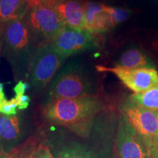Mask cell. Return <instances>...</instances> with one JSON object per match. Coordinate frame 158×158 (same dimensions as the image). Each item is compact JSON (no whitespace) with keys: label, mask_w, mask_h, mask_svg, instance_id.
<instances>
[{"label":"cell","mask_w":158,"mask_h":158,"mask_svg":"<svg viewBox=\"0 0 158 158\" xmlns=\"http://www.w3.org/2000/svg\"><path fill=\"white\" fill-rule=\"evenodd\" d=\"M27 158H35L34 155H33V151H32V152H31V153L30 154V155H29V157H27Z\"/></svg>","instance_id":"f546056e"},{"label":"cell","mask_w":158,"mask_h":158,"mask_svg":"<svg viewBox=\"0 0 158 158\" xmlns=\"http://www.w3.org/2000/svg\"><path fill=\"white\" fill-rule=\"evenodd\" d=\"M116 146L118 158H149L145 140L123 114L118 120Z\"/></svg>","instance_id":"ba28073f"},{"label":"cell","mask_w":158,"mask_h":158,"mask_svg":"<svg viewBox=\"0 0 158 158\" xmlns=\"http://www.w3.org/2000/svg\"><path fill=\"white\" fill-rule=\"evenodd\" d=\"M86 29L94 35L107 32L114 29L110 15L103 7V4L89 0L85 10Z\"/></svg>","instance_id":"7c38bea8"},{"label":"cell","mask_w":158,"mask_h":158,"mask_svg":"<svg viewBox=\"0 0 158 158\" xmlns=\"http://www.w3.org/2000/svg\"><path fill=\"white\" fill-rule=\"evenodd\" d=\"M15 100L18 104V109L19 110H23L27 109L30 102V97L26 94H21V95H15Z\"/></svg>","instance_id":"44dd1931"},{"label":"cell","mask_w":158,"mask_h":158,"mask_svg":"<svg viewBox=\"0 0 158 158\" xmlns=\"http://www.w3.org/2000/svg\"><path fill=\"white\" fill-rule=\"evenodd\" d=\"M18 104L15 98L7 100L4 99L0 101V114L7 116H14L18 114Z\"/></svg>","instance_id":"d6986e66"},{"label":"cell","mask_w":158,"mask_h":158,"mask_svg":"<svg viewBox=\"0 0 158 158\" xmlns=\"http://www.w3.org/2000/svg\"><path fill=\"white\" fill-rule=\"evenodd\" d=\"M95 68L99 72L114 73L135 93L146 92L158 84V72L155 68H126L120 66L108 68L101 65H97Z\"/></svg>","instance_id":"52a82bcc"},{"label":"cell","mask_w":158,"mask_h":158,"mask_svg":"<svg viewBox=\"0 0 158 158\" xmlns=\"http://www.w3.org/2000/svg\"><path fill=\"white\" fill-rule=\"evenodd\" d=\"M59 158H100L95 152L80 145L66 148L59 154Z\"/></svg>","instance_id":"2e32d148"},{"label":"cell","mask_w":158,"mask_h":158,"mask_svg":"<svg viewBox=\"0 0 158 158\" xmlns=\"http://www.w3.org/2000/svg\"><path fill=\"white\" fill-rule=\"evenodd\" d=\"M37 47L23 19L10 20L5 23L1 56L10 66L15 81H25L31 56Z\"/></svg>","instance_id":"7a4b0ae2"},{"label":"cell","mask_w":158,"mask_h":158,"mask_svg":"<svg viewBox=\"0 0 158 158\" xmlns=\"http://www.w3.org/2000/svg\"><path fill=\"white\" fill-rule=\"evenodd\" d=\"M29 89H30V86L28 83L25 81H20L15 85L13 90H14L15 95H21V94H24L26 91L28 90Z\"/></svg>","instance_id":"7402d4cb"},{"label":"cell","mask_w":158,"mask_h":158,"mask_svg":"<svg viewBox=\"0 0 158 158\" xmlns=\"http://www.w3.org/2000/svg\"><path fill=\"white\" fill-rule=\"evenodd\" d=\"M66 59L51 43L38 45L35 48L25 78L35 95H39L48 89Z\"/></svg>","instance_id":"277c9868"},{"label":"cell","mask_w":158,"mask_h":158,"mask_svg":"<svg viewBox=\"0 0 158 158\" xmlns=\"http://www.w3.org/2000/svg\"><path fill=\"white\" fill-rule=\"evenodd\" d=\"M152 48H153V50L158 52V36H157L155 38L153 39L152 42Z\"/></svg>","instance_id":"484cf974"},{"label":"cell","mask_w":158,"mask_h":158,"mask_svg":"<svg viewBox=\"0 0 158 158\" xmlns=\"http://www.w3.org/2000/svg\"><path fill=\"white\" fill-rule=\"evenodd\" d=\"M5 153H7V152L5 151V149H4L3 146L2 145L1 143H0V158L2 157V156L5 155Z\"/></svg>","instance_id":"83f0119b"},{"label":"cell","mask_w":158,"mask_h":158,"mask_svg":"<svg viewBox=\"0 0 158 158\" xmlns=\"http://www.w3.org/2000/svg\"><path fill=\"white\" fill-rule=\"evenodd\" d=\"M4 24H5V23L2 22V21H0V57H1L2 48V43H3Z\"/></svg>","instance_id":"cb8c5ba5"},{"label":"cell","mask_w":158,"mask_h":158,"mask_svg":"<svg viewBox=\"0 0 158 158\" xmlns=\"http://www.w3.org/2000/svg\"><path fill=\"white\" fill-rule=\"evenodd\" d=\"M157 118H158V111L157 112Z\"/></svg>","instance_id":"1f68e13d"},{"label":"cell","mask_w":158,"mask_h":158,"mask_svg":"<svg viewBox=\"0 0 158 158\" xmlns=\"http://www.w3.org/2000/svg\"><path fill=\"white\" fill-rule=\"evenodd\" d=\"M32 0H0V21L23 19Z\"/></svg>","instance_id":"4fadbf2b"},{"label":"cell","mask_w":158,"mask_h":158,"mask_svg":"<svg viewBox=\"0 0 158 158\" xmlns=\"http://www.w3.org/2000/svg\"><path fill=\"white\" fill-rule=\"evenodd\" d=\"M1 158H9V153H5Z\"/></svg>","instance_id":"f1b7e54d"},{"label":"cell","mask_w":158,"mask_h":158,"mask_svg":"<svg viewBox=\"0 0 158 158\" xmlns=\"http://www.w3.org/2000/svg\"><path fill=\"white\" fill-rule=\"evenodd\" d=\"M102 108L103 104L98 95L75 99L47 98L42 114L49 123L86 138L92 133L96 117Z\"/></svg>","instance_id":"6da1fadb"},{"label":"cell","mask_w":158,"mask_h":158,"mask_svg":"<svg viewBox=\"0 0 158 158\" xmlns=\"http://www.w3.org/2000/svg\"><path fill=\"white\" fill-rule=\"evenodd\" d=\"M5 99V93H4V84L2 83H0V101Z\"/></svg>","instance_id":"4316f807"},{"label":"cell","mask_w":158,"mask_h":158,"mask_svg":"<svg viewBox=\"0 0 158 158\" xmlns=\"http://www.w3.org/2000/svg\"><path fill=\"white\" fill-rule=\"evenodd\" d=\"M32 144L34 142L29 141L28 143L26 142L25 145H22V147L19 146L9 153V158H27L35 148Z\"/></svg>","instance_id":"ac0fdd59"},{"label":"cell","mask_w":158,"mask_h":158,"mask_svg":"<svg viewBox=\"0 0 158 158\" xmlns=\"http://www.w3.org/2000/svg\"><path fill=\"white\" fill-rule=\"evenodd\" d=\"M100 1H105V2H109L110 0H100Z\"/></svg>","instance_id":"4dcf8cb0"},{"label":"cell","mask_w":158,"mask_h":158,"mask_svg":"<svg viewBox=\"0 0 158 158\" xmlns=\"http://www.w3.org/2000/svg\"><path fill=\"white\" fill-rule=\"evenodd\" d=\"M149 158H158V149L148 150Z\"/></svg>","instance_id":"d4e9b609"},{"label":"cell","mask_w":158,"mask_h":158,"mask_svg":"<svg viewBox=\"0 0 158 158\" xmlns=\"http://www.w3.org/2000/svg\"><path fill=\"white\" fill-rule=\"evenodd\" d=\"M89 0H54L55 8L64 27L85 30V10Z\"/></svg>","instance_id":"8fae6325"},{"label":"cell","mask_w":158,"mask_h":158,"mask_svg":"<svg viewBox=\"0 0 158 158\" xmlns=\"http://www.w3.org/2000/svg\"><path fill=\"white\" fill-rule=\"evenodd\" d=\"M115 66L126 68H154V64L143 51L138 48H129L120 55L115 62Z\"/></svg>","instance_id":"5bb4252c"},{"label":"cell","mask_w":158,"mask_h":158,"mask_svg":"<svg viewBox=\"0 0 158 158\" xmlns=\"http://www.w3.org/2000/svg\"><path fill=\"white\" fill-rule=\"evenodd\" d=\"M157 1H158V0H157Z\"/></svg>","instance_id":"d6a6232c"},{"label":"cell","mask_w":158,"mask_h":158,"mask_svg":"<svg viewBox=\"0 0 158 158\" xmlns=\"http://www.w3.org/2000/svg\"><path fill=\"white\" fill-rule=\"evenodd\" d=\"M47 92V98L75 99L97 95L96 79L87 63L76 57L59 69Z\"/></svg>","instance_id":"3957f363"},{"label":"cell","mask_w":158,"mask_h":158,"mask_svg":"<svg viewBox=\"0 0 158 158\" xmlns=\"http://www.w3.org/2000/svg\"><path fill=\"white\" fill-rule=\"evenodd\" d=\"M33 155L35 158H54L50 149L43 144H40L33 150Z\"/></svg>","instance_id":"ffe728a7"},{"label":"cell","mask_w":158,"mask_h":158,"mask_svg":"<svg viewBox=\"0 0 158 158\" xmlns=\"http://www.w3.org/2000/svg\"><path fill=\"white\" fill-rule=\"evenodd\" d=\"M122 114L145 140L158 135L157 112L142 107L129 99L122 106Z\"/></svg>","instance_id":"30bf717a"},{"label":"cell","mask_w":158,"mask_h":158,"mask_svg":"<svg viewBox=\"0 0 158 158\" xmlns=\"http://www.w3.org/2000/svg\"><path fill=\"white\" fill-rule=\"evenodd\" d=\"M130 100L139 106L153 111H158V84L153 88L130 96Z\"/></svg>","instance_id":"9a60e30c"},{"label":"cell","mask_w":158,"mask_h":158,"mask_svg":"<svg viewBox=\"0 0 158 158\" xmlns=\"http://www.w3.org/2000/svg\"><path fill=\"white\" fill-rule=\"evenodd\" d=\"M103 7L110 15L113 28L127 21L133 14V10L130 9L112 7V6L105 5V4H103Z\"/></svg>","instance_id":"e0dca14e"},{"label":"cell","mask_w":158,"mask_h":158,"mask_svg":"<svg viewBox=\"0 0 158 158\" xmlns=\"http://www.w3.org/2000/svg\"><path fill=\"white\" fill-rule=\"evenodd\" d=\"M30 129V121L25 114L7 116L0 114V143L7 153L22 143Z\"/></svg>","instance_id":"9c48e42d"},{"label":"cell","mask_w":158,"mask_h":158,"mask_svg":"<svg viewBox=\"0 0 158 158\" xmlns=\"http://www.w3.org/2000/svg\"><path fill=\"white\" fill-rule=\"evenodd\" d=\"M96 35L87 30H79L64 27L51 40L56 51L68 59L92 50L96 45Z\"/></svg>","instance_id":"8992f818"},{"label":"cell","mask_w":158,"mask_h":158,"mask_svg":"<svg viewBox=\"0 0 158 158\" xmlns=\"http://www.w3.org/2000/svg\"><path fill=\"white\" fill-rule=\"evenodd\" d=\"M145 142L148 150L158 149V135L149 139H146Z\"/></svg>","instance_id":"603a6c76"},{"label":"cell","mask_w":158,"mask_h":158,"mask_svg":"<svg viewBox=\"0 0 158 158\" xmlns=\"http://www.w3.org/2000/svg\"><path fill=\"white\" fill-rule=\"evenodd\" d=\"M23 20L37 46L51 43L64 27L55 8L54 0H32Z\"/></svg>","instance_id":"5b68a950"}]
</instances>
